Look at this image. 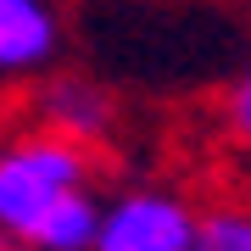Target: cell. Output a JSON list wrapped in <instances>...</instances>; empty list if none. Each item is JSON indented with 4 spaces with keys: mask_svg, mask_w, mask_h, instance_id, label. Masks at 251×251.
<instances>
[{
    "mask_svg": "<svg viewBox=\"0 0 251 251\" xmlns=\"http://www.w3.org/2000/svg\"><path fill=\"white\" fill-rule=\"evenodd\" d=\"M90 179H95L90 145L39 134V128L6 140L0 145V240L17 251L28 240V229L56 201L73 196V190H90Z\"/></svg>",
    "mask_w": 251,
    "mask_h": 251,
    "instance_id": "6da1fadb",
    "label": "cell"
},
{
    "mask_svg": "<svg viewBox=\"0 0 251 251\" xmlns=\"http://www.w3.org/2000/svg\"><path fill=\"white\" fill-rule=\"evenodd\" d=\"M196 246V206L173 190H123L100 201L95 251H190Z\"/></svg>",
    "mask_w": 251,
    "mask_h": 251,
    "instance_id": "7a4b0ae2",
    "label": "cell"
},
{
    "mask_svg": "<svg viewBox=\"0 0 251 251\" xmlns=\"http://www.w3.org/2000/svg\"><path fill=\"white\" fill-rule=\"evenodd\" d=\"M28 112H34L39 134L73 140V145H100L117 128V95L106 84H95L90 73H56V78H45L34 90V100H28Z\"/></svg>",
    "mask_w": 251,
    "mask_h": 251,
    "instance_id": "3957f363",
    "label": "cell"
},
{
    "mask_svg": "<svg viewBox=\"0 0 251 251\" xmlns=\"http://www.w3.org/2000/svg\"><path fill=\"white\" fill-rule=\"evenodd\" d=\"M62 56V17L50 0H0V78L45 73Z\"/></svg>",
    "mask_w": 251,
    "mask_h": 251,
    "instance_id": "277c9868",
    "label": "cell"
},
{
    "mask_svg": "<svg viewBox=\"0 0 251 251\" xmlns=\"http://www.w3.org/2000/svg\"><path fill=\"white\" fill-rule=\"evenodd\" d=\"M95 224H100V201L90 190H73L28 229L17 251H95Z\"/></svg>",
    "mask_w": 251,
    "mask_h": 251,
    "instance_id": "5b68a950",
    "label": "cell"
},
{
    "mask_svg": "<svg viewBox=\"0 0 251 251\" xmlns=\"http://www.w3.org/2000/svg\"><path fill=\"white\" fill-rule=\"evenodd\" d=\"M190 251H251V206L196 212V246Z\"/></svg>",
    "mask_w": 251,
    "mask_h": 251,
    "instance_id": "8992f818",
    "label": "cell"
},
{
    "mask_svg": "<svg viewBox=\"0 0 251 251\" xmlns=\"http://www.w3.org/2000/svg\"><path fill=\"white\" fill-rule=\"evenodd\" d=\"M224 123H229L234 145H246V151H251V67L229 84V95H224Z\"/></svg>",
    "mask_w": 251,
    "mask_h": 251,
    "instance_id": "52a82bcc",
    "label": "cell"
},
{
    "mask_svg": "<svg viewBox=\"0 0 251 251\" xmlns=\"http://www.w3.org/2000/svg\"><path fill=\"white\" fill-rule=\"evenodd\" d=\"M0 251H11V246H6V240H0Z\"/></svg>",
    "mask_w": 251,
    "mask_h": 251,
    "instance_id": "ba28073f",
    "label": "cell"
}]
</instances>
